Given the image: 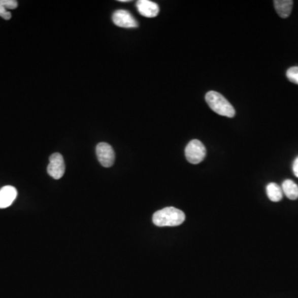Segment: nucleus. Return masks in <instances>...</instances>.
I'll list each match as a JSON object with an SVG mask.
<instances>
[{
	"label": "nucleus",
	"mask_w": 298,
	"mask_h": 298,
	"mask_svg": "<svg viewBox=\"0 0 298 298\" xmlns=\"http://www.w3.org/2000/svg\"><path fill=\"white\" fill-rule=\"evenodd\" d=\"M186 220L183 211L175 207H167L155 212L153 224L157 226H178Z\"/></svg>",
	"instance_id": "obj_1"
},
{
	"label": "nucleus",
	"mask_w": 298,
	"mask_h": 298,
	"mask_svg": "<svg viewBox=\"0 0 298 298\" xmlns=\"http://www.w3.org/2000/svg\"><path fill=\"white\" fill-rule=\"evenodd\" d=\"M287 77L291 82L298 85V67H293L287 70Z\"/></svg>",
	"instance_id": "obj_12"
},
{
	"label": "nucleus",
	"mask_w": 298,
	"mask_h": 298,
	"mask_svg": "<svg viewBox=\"0 0 298 298\" xmlns=\"http://www.w3.org/2000/svg\"><path fill=\"white\" fill-rule=\"evenodd\" d=\"M292 171H293L294 175L298 177V157L294 161L293 165H292Z\"/></svg>",
	"instance_id": "obj_15"
},
{
	"label": "nucleus",
	"mask_w": 298,
	"mask_h": 298,
	"mask_svg": "<svg viewBox=\"0 0 298 298\" xmlns=\"http://www.w3.org/2000/svg\"><path fill=\"white\" fill-rule=\"evenodd\" d=\"M65 162L60 153H56L51 155L49 164L47 166V173L54 179H61L65 173Z\"/></svg>",
	"instance_id": "obj_4"
},
{
	"label": "nucleus",
	"mask_w": 298,
	"mask_h": 298,
	"mask_svg": "<svg viewBox=\"0 0 298 298\" xmlns=\"http://www.w3.org/2000/svg\"><path fill=\"white\" fill-rule=\"evenodd\" d=\"M112 19L114 23L118 27H125V28L139 27L137 20L127 10H123V9L116 10L113 14Z\"/></svg>",
	"instance_id": "obj_6"
},
{
	"label": "nucleus",
	"mask_w": 298,
	"mask_h": 298,
	"mask_svg": "<svg viewBox=\"0 0 298 298\" xmlns=\"http://www.w3.org/2000/svg\"><path fill=\"white\" fill-rule=\"evenodd\" d=\"M136 6L139 14L146 18H155L159 14V6L149 0H139Z\"/></svg>",
	"instance_id": "obj_7"
},
{
	"label": "nucleus",
	"mask_w": 298,
	"mask_h": 298,
	"mask_svg": "<svg viewBox=\"0 0 298 298\" xmlns=\"http://www.w3.org/2000/svg\"><path fill=\"white\" fill-rule=\"evenodd\" d=\"M0 5L6 9H14L18 7V2L15 0H0Z\"/></svg>",
	"instance_id": "obj_13"
},
{
	"label": "nucleus",
	"mask_w": 298,
	"mask_h": 298,
	"mask_svg": "<svg viewBox=\"0 0 298 298\" xmlns=\"http://www.w3.org/2000/svg\"><path fill=\"white\" fill-rule=\"evenodd\" d=\"M282 190L286 196L290 200L298 198V186L291 180H286L282 186Z\"/></svg>",
	"instance_id": "obj_11"
},
{
	"label": "nucleus",
	"mask_w": 298,
	"mask_h": 298,
	"mask_svg": "<svg viewBox=\"0 0 298 298\" xmlns=\"http://www.w3.org/2000/svg\"><path fill=\"white\" fill-rule=\"evenodd\" d=\"M96 155L101 165L105 168H110L114 165L115 152L112 147L107 143H100L96 146Z\"/></svg>",
	"instance_id": "obj_5"
},
{
	"label": "nucleus",
	"mask_w": 298,
	"mask_h": 298,
	"mask_svg": "<svg viewBox=\"0 0 298 298\" xmlns=\"http://www.w3.org/2000/svg\"><path fill=\"white\" fill-rule=\"evenodd\" d=\"M17 190L12 186H6L0 190V209L10 207L17 197Z\"/></svg>",
	"instance_id": "obj_8"
},
{
	"label": "nucleus",
	"mask_w": 298,
	"mask_h": 298,
	"mask_svg": "<svg viewBox=\"0 0 298 298\" xmlns=\"http://www.w3.org/2000/svg\"><path fill=\"white\" fill-rule=\"evenodd\" d=\"M185 155L190 163L198 164L205 159L207 155V149L202 142L197 139H194L186 146Z\"/></svg>",
	"instance_id": "obj_3"
},
{
	"label": "nucleus",
	"mask_w": 298,
	"mask_h": 298,
	"mask_svg": "<svg viewBox=\"0 0 298 298\" xmlns=\"http://www.w3.org/2000/svg\"><path fill=\"white\" fill-rule=\"evenodd\" d=\"M268 197L270 201L274 202H280L283 199V190L278 184L271 182L266 187Z\"/></svg>",
	"instance_id": "obj_10"
},
{
	"label": "nucleus",
	"mask_w": 298,
	"mask_h": 298,
	"mask_svg": "<svg viewBox=\"0 0 298 298\" xmlns=\"http://www.w3.org/2000/svg\"><path fill=\"white\" fill-rule=\"evenodd\" d=\"M274 3L276 11L281 18H287L289 17L292 6H293V1H291V0H276Z\"/></svg>",
	"instance_id": "obj_9"
},
{
	"label": "nucleus",
	"mask_w": 298,
	"mask_h": 298,
	"mask_svg": "<svg viewBox=\"0 0 298 298\" xmlns=\"http://www.w3.org/2000/svg\"><path fill=\"white\" fill-rule=\"evenodd\" d=\"M0 17H2L5 20H9L12 17L11 13L7 11V9H5V7H3L1 5H0Z\"/></svg>",
	"instance_id": "obj_14"
},
{
	"label": "nucleus",
	"mask_w": 298,
	"mask_h": 298,
	"mask_svg": "<svg viewBox=\"0 0 298 298\" xmlns=\"http://www.w3.org/2000/svg\"><path fill=\"white\" fill-rule=\"evenodd\" d=\"M206 101L209 107L218 115L228 118H233L236 115L235 108L219 92L209 91L206 95Z\"/></svg>",
	"instance_id": "obj_2"
}]
</instances>
